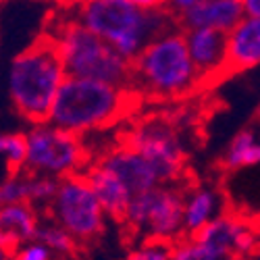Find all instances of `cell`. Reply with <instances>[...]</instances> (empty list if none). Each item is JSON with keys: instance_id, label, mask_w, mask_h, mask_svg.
Returning <instances> with one entry per match:
<instances>
[{"instance_id": "cell-2", "label": "cell", "mask_w": 260, "mask_h": 260, "mask_svg": "<svg viewBox=\"0 0 260 260\" xmlns=\"http://www.w3.org/2000/svg\"><path fill=\"white\" fill-rule=\"evenodd\" d=\"M202 83L193 64L185 34L171 27L146 44L132 60V88L156 100L187 96Z\"/></svg>"}, {"instance_id": "cell-20", "label": "cell", "mask_w": 260, "mask_h": 260, "mask_svg": "<svg viewBox=\"0 0 260 260\" xmlns=\"http://www.w3.org/2000/svg\"><path fill=\"white\" fill-rule=\"evenodd\" d=\"M171 260H227L198 235H181L171 244Z\"/></svg>"}, {"instance_id": "cell-26", "label": "cell", "mask_w": 260, "mask_h": 260, "mask_svg": "<svg viewBox=\"0 0 260 260\" xmlns=\"http://www.w3.org/2000/svg\"><path fill=\"white\" fill-rule=\"evenodd\" d=\"M193 5H196V0H167V9L175 17H179L181 13H185Z\"/></svg>"}, {"instance_id": "cell-6", "label": "cell", "mask_w": 260, "mask_h": 260, "mask_svg": "<svg viewBox=\"0 0 260 260\" xmlns=\"http://www.w3.org/2000/svg\"><path fill=\"white\" fill-rule=\"evenodd\" d=\"M25 138L27 173L62 179L88 169V148L83 144V138L73 132L56 127L50 121H42L34 123Z\"/></svg>"}, {"instance_id": "cell-28", "label": "cell", "mask_w": 260, "mask_h": 260, "mask_svg": "<svg viewBox=\"0 0 260 260\" xmlns=\"http://www.w3.org/2000/svg\"><path fill=\"white\" fill-rule=\"evenodd\" d=\"M132 3L144 7V9H160L167 7V0H132Z\"/></svg>"}, {"instance_id": "cell-1", "label": "cell", "mask_w": 260, "mask_h": 260, "mask_svg": "<svg viewBox=\"0 0 260 260\" xmlns=\"http://www.w3.org/2000/svg\"><path fill=\"white\" fill-rule=\"evenodd\" d=\"M75 17L129 60L152 38L177 23V17L167 7L144 9L132 0H79Z\"/></svg>"}, {"instance_id": "cell-11", "label": "cell", "mask_w": 260, "mask_h": 260, "mask_svg": "<svg viewBox=\"0 0 260 260\" xmlns=\"http://www.w3.org/2000/svg\"><path fill=\"white\" fill-rule=\"evenodd\" d=\"M189 56L204 79L227 73V31L212 27L183 29Z\"/></svg>"}, {"instance_id": "cell-14", "label": "cell", "mask_w": 260, "mask_h": 260, "mask_svg": "<svg viewBox=\"0 0 260 260\" xmlns=\"http://www.w3.org/2000/svg\"><path fill=\"white\" fill-rule=\"evenodd\" d=\"M244 15L246 11L242 0H196V5L177 17V23L183 29L212 27L229 31Z\"/></svg>"}, {"instance_id": "cell-17", "label": "cell", "mask_w": 260, "mask_h": 260, "mask_svg": "<svg viewBox=\"0 0 260 260\" xmlns=\"http://www.w3.org/2000/svg\"><path fill=\"white\" fill-rule=\"evenodd\" d=\"M40 223H42V219L38 214V206L29 204V202L0 206V229H3L17 246H21L23 242H29V240H36Z\"/></svg>"}, {"instance_id": "cell-21", "label": "cell", "mask_w": 260, "mask_h": 260, "mask_svg": "<svg viewBox=\"0 0 260 260\" xmlns=\"http://www.w3.org/2000/svg\"><path fill=\"white\" fill-rule=\"evenodd\" d=\"M0 158L11 173L25 171L27 160V138L25 134H0Z\"/></svg>"}, {"instance_id": "cell-18", "label": "cell", "mask_w": 260, "mask_h": 260, "mask_svg": "<svg viewBox=\"0 0 260 260\" xmlns=\"http://www.w3.org/2000/svg\"><path fill=\"white\" fill-rule=\"evenodd\" d=\"M221 165L227 171H244L260 165V127L248 125L242 132H237L229 142Z\"/></svg>"}, {"instance_id": "cell-27", "label": "cell", "mask_w": 260, "mask_h": 260, "mask_svg": "<svg viewBox=\"0 0 260 260\" xmlns=\"http://www.w3.org/2000/svg\"><path fill=\"white\" fill-rule=\"evenodd\" d=\"M242 3H244V11H246V15L260 17V0H242Z\"/></svg>"}, {"instance_id": "cell-19", "label": "cell", "mask_w": 260, "mask_h": 260, "mask_svg": "<svg viewBox=\"0 0 260 260\" xmlns=\"http://www.w3.org/2000/svg\"><path fill=\"white\" fill-rule=\"evenodd\" d=\"M36 240H40L44 246L50 248V252L56 256V258H71L79 246V242L75 237L64 229L62 225L54 223L52 219L46 221V223H40V229H38V235Z\"/></svg>"}, {"instance_id": "cell-4", "label": "cell", "mask_w": 260, "mask_h": 260, "mask_svg": "<svg viewBox=\"0 0 260 260\" xmlns=\"http://www.w3.org/2000/svg\"><path fill=\"white\" fill-rule=\"evenodd\" d=\"M67 71L52 38H42L23 52H19L9 67V98L15 111L25 121H48Z\"/></svg>"}, {"instance_id": "cell-22", "label": "cell", "mask_w": 260, "mask_h": 260, "mask_svg": "<svg viewBox=\"0 0 260 260\" xmlns=\"http://www.w3.org/2000/svg\"><path fill=\"white\" fill-rule=\"evenodd\" d=\"M29 202L27 191V171L9 173V177L0 181V206Z\"/></svg>"}, {"instance_id": "cell-24", "label": "cell", "mask_w": 260, "mask_h": 260, "mask_svg": "<svg viewBox=\"0 0 260 260\" xmlns=\"http://www.w3.org/2000/svg\"><path fill=\"white\" fill-rule=\"evenodd\" d=\"M171 244L156 237H146V240L132 250L127 260H171Z\"/></svg>"}, {"instance_id": "cell-29", "label": "cell", "mask_w": 260, "mask_h": 260, "mask_svg": "<svg viewBox=\"0 0 260 260\" xmlns=\"http://www.w3.org/2000/svg\"><path fill=\"white\" fill-rule=\"evenodd\" d=\"M258 113H260V111H258Z\"/></svg>"}, {"instance_id": "cell-16", "label": "cell", "mask_w": 260, "mask_h": 260, "mask_svg": "<svg viewBox=\"0 0 260 260\" xmlns=\"http://www.w3.org/2000/svg\"><path fill=\"white\" fill-rule=\"evenodd\" d=\"M221 210V196L219 191L208 187V185H198L191 187L183 193V229L185 235H196L202 231L208 223H212Z\"/></svg>"}, {"instance_id": "cell-8", "label": "cell", "mask_w": 260, "mask_h": 260, "mask_svg": "<svg viewBox=\"0 0 260 260\" xmlns=\"http://www.w3.org/2000/svg\"><path fill=\"white\" fill-rule=\"evenodd\" d=\"M50 219L67 229L79 244H88L104 231L106 212L85 177V173L58 179V187L48 204Z\"/></svg>"}, {"instance_id": "cell-15", "label": "cell", "mask_w": 260, "mask_h": 260, "mask_svg": "<svg viewBox=\"0 0 260 260\" xmlns=\"http://www.w3.org/2000/svg\"><path fill=\"white\" fill-rule=\"evenodd\" d=\"M85 177H88L96 198L100 200L104 212L113 219H123V214L127 210V204L132 200V189H129L121 177L117 173H113L108 167H104L102 162H94V165H88V169L83 171Z\"/></svg>"}, {"instance_id": "cell-25", "label": "cell", "mask_w": 260, "mask_h": 260, "mask_svg": "<svg viewBox=\"0 0 260 260\" xmlns=\"http://www.w3.org/2000/svg\"><path fill=\"white\" fill-rule=\"evenodd\" d=\"M56 256L50 252L48 246H44L40 240H29L17 246L11 260H54Z\"/></svg>"}, {"instance_id": "cell-9", "label": "cell", "mask_w": 260, "mask_h": 260, "mask_svg": "<svg viewBox=\"0 0 260 260\" xmlns=\"http://www.w3.org/2000/svg\"><path fill=\"white\" fill-rule=\"evenodd\" d=\"M123 144L136 148L152 165L160 183H175L185 171V148L179 132L169 121L150 119L132 127Z\"/></svg>"}, {"instance_id": "cell-13", "label": "cell", "mask_w": 260, "mask_h": 260, "mask_svg": "<svg viewBox=\"0 0 260 260\" xmlns=\"http://www.w3.org/2000/svg\"><path fill=\"white\" fill-rule=\"evenodd\" d=\"M260 67V17L244 15L227 31V73Z\"/></svg>"}, {"instance_id": "cell-3", "label": "cell", "mask_w": 260, "mask_h": 260, "mask_svg": "<svg viewBox=\"0 0 260 260\" xmlns=\"http://www.w3.org/2000/svg\"><path fill=\"white\" fill-rule=\"evenodd\" d=\"M134 94L138 92L132 85L67 75L50 108L48 121L83 138L119 121Z\"/></svg>"}, {"instance_id": "cell-23", "label": "cell", "mask_w": 260, "mask_h": 260, "mask_svg": "<svg viewBox=\"0 0 260 260\" xmlns=\"http://www.w3.org/2000/svg\"><path fill=\"white\" fill-rule=\"evenodd\" d=\"M58 187L56 177L48 175H36V173H27V191H29V204L34 206H46L52 202L54 193Z\"/></svg>"}, {"instance_id": "cell-7", "label": "cell", "mask_w": 260, "mask_h": 260, "mask_svg": "<svg viewBox=\"0 0 260 260\" xmlns=\"http://www.w3.org/2000/svg\"><path fill=\"white\" fill-rule=\"evenodd\" d=\"M183 193L175 183H160L148 191L134 193L121 221L144 237L175 242L185 235Z\"/></svg>"}, {"instance_id": "cell-12", "label": "cell", "mask_w": 260, "mask_h": 260, "mask_svg": "<svg viewBox=\"0 0 260 260\" xmlns=\"http://www.w3.org/2000/svg\"><path fill=\"white\" fill-rule=\"evenodd\" d=\"M98 162H102L113 173H117L121 181L132 189V193H142V191H148L160 185V179L156 175V171L152 169V165L136 148L127 144H119L111 150H106L98 158Z\"/></svg>"}, {"instance_id": "cell-10", "label": "cell", "mask_w": 260, "mask_h": 260, "mask_svg": "<svg viewBox=\"0 0 260 260\" xmlns=\"http://www.w3.org/2000/svg\"><path fill=\"white\" fill-rule=\"evenodd\" d=\"M196 235L208 246H212L223 258L248 256L256 250L258 244L256 229L250 223H246L240 216L223 214V212Z\"/></svg>"}, {"instance_id": "cell-5", "label": "cell", "mask_w": 260, "mask_h": 260, "mask_svg": "<svg viewBox=\"0 0 260 260\" xmlns=\"http://www.w3.org/2000/svg\"><path fill=\"white\" fill-rule=\"evenodd\" d=\"M50 38L67 75L100 79L115 85H132V60L90 27H85L77 17L60 21Z\"/></svg>"}]
</instances>
